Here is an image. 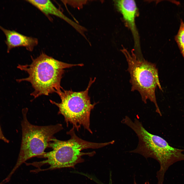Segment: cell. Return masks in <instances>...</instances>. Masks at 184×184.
<instances>
[{
    "label": "cell",
    "instance_id": "obj_12",
    "mask_svg": "<svg viewBox=\"0 0 184 184\" xmlns=\"http://www.w3.org/2000/svg\"><path fill=\"white\" fill-rule=\"evenodd\" d=\"M134 184H137L135 180H134ZM144 184H150V183L148 182H146Z\"/></svg>",
    "mask_w": 184,
    "mask_h": 184
},
{
    "label": "cell",
    "instance_id": "obj_2",
    "mask_svg": "<svg viewBox=\"0 0 184 184\" xmlns=\"http://www.w3.org/2000/svg\"><path fill=\"white\" fill-rule=\"evenodd\" d=\"M83 65V64L65 63L42 53L32 59L30 64L18 65L17 68L26 72L28 76L16 81L18 82L26 81L30 83L34 90L30 95L34 98L42 95L48 96L63 89L61 86V82L64 69Z\"/></svg>",
    "mask_w": 184,
    "mask_h": 184
},
{
    "label": "cell",
    "instance_id": "obj_7",
    "mask_svg": "<svg viewBox=\"0 0 184 184\" xmlns=\"http://www.w3.org/2000/svg\"><path fill=\"white\" fill-rule=\"evenodd\" d=\"M115 4L118 10L123 15L126 25L130 29L134 39L135 48L138 52L140 51L139 35L136 28L135 19L137 8L136 3L133 0L115 1Z\"/></svg>",
    "mask_w": 184,
    "mask_h": 184
},
{
    "label": "cell",
    "instance_id": "obj_3",
    "mask_svg": "<svg viewBox=\"0 0 184 184\" xmlns=\"http://www.w3.org/2000/svg\"><path fill=\"white\" fill-rule=\"evenodd\" d=\"M73 127L67 132L71 138L67 141L58 140L54 137L49 143V147L52 150L45 152L42 156L47 160L40 162V164H47L50 165L48 169H52L71 167L81 160V157L85 155L92 154L94 153H85L81 151L85 149L98 148L108 145V142L96 143L83 140L77 136Z\"/></svg>",
    "mask_w": 184,
    "mask_h": 184
},
{
    "label": "cell",
    "instance_id": "obj_4",
    "mask_svg": "<svg viewBox=\"0 0 184 184\" xmlns=\"http://www.w3.org/2000/svg\"><path fill=\"white\" fill-rule=\"evenodd\" d=\"M27 108L22 110V119L21 122L22 130L21 142L17 162L7 176L11 177L15 171L22 163L34 157L42 156L49 147L53 135L63 129L62 125L39 126L33 125L28 121Z\"/></svg>",
    "mask_w": 184,
    "mask_h": 184
},
{
    "label": "cell",
    "instance_id": "obj_1",
    "mask_svg": "<svg viewBox=\"0 0 184 184\" xmlns=\"http://www.w3.org/2000/svg\"><path fill=\"white\" fill-rule=\"evenodd\" d=\"M121 122L131 128L138 138L137 147L130 152L139 154L146 158H152L156 160L160 165L157 173V184H163L164 175L169 167L177 162L184 160L182 153L184 149L173 147L163 138L151 133L137 118L133 121L125 116Z\"/></svg>",
    "mask_w": 184,
    "mask_h": 184
},
{
    "label": "cell",
    "instance_id": "obj_6",
    "mask_svg": "<svg viewBox=\"0 0 184 184\" xmlns=\"http://www.w3.org/2000/svg\"><path fill=\"white\" fill-rule=\"evenodd\" d=\"M128 64V70L130 75L131 90L140 93L142 101L145 103L149 100L154 103L156 111L161 116L162 113L156 101L155 91L157 87L162 91L159 81L158 70L155 64L138 57L132 51L130 54L126 49L122 50Z\"/></svg>",
    "mask_w": 184,
    "mask_h": 184
},
{
    "label": "cell",
    "instance_id": "obj_8",
    "mask_svg": "<svg viewBox=\"0 0 184 184\" xmlns=\"http://www.w3.org/2000/svg\"><path fill=\"white\" fill-rule=\"evenodd\" d=\"M0 29L6 36L5 42L7 53L12 49L20 47H25L28 50L32 51L38 44V40L36 38L25 36L14 30L6 29L1 26Z\"/></svg>",
    "mask_w": 184,
    "mask_h": 184
},
{
    "label": "cell",
    "instance_id": "obj_5",
    "mask_svg": "<svg viewBox=\"0 0 184 184\" xmlns=\"http://www.w3.org/2000/svg\"><path fill=\"white\" fill-rule=\"evenodd\" d=\"M95 79V78L93 80L90 78L88 85L84 91L76 92L63 89L57 91L56 93L61 99L60 102L50 100L52 104L59 108L58 113L64 117L67 127L70 123L78 131L82 126L90 133H93L90 128V113L98 102L91 104L88 93Z\"/></svg>",
    "mask_w": 184,
    "mask_h": 184
},
{
    "label": "cell",
    "instance_id": "obj_10",
    "mask_svg": "<svg viewBox=\"0 0 184 184\" xmlns=\"http://www.w3.org/2000/svg\"><path fill=\"white\" fill-rule=\"evenodd\" d=\"M176 42L183 57L184 58V21L181 19L179 29L175 37Z\"/></svg>",
    "mask_w": 184,
    "mask_h": 184
},
{
    "label": "cell",
    "instance_id": "obj_11",
    "mask_svg": "<svg viewBox=\"0 0 184 184\" xmlns=\"http://www.w3.org/2000/svg\"><path fill=\"white\" fill-rule=\"evenodd\" d=\"M0 140L3 141L4 142L8 143L9 142V140L7 139L4 135L2 132L1 126L0 124Z\"/></svg>",
    "mask_w": 184,
    "mask_h": 184
},
{
    "label": "cell",
    "instance_id": "obj_9",
    "mask_svg": "<svg viewBox=\"0 0 184 184\" xmlns=\"http://www.w3.org/2000/svg\"><path fill=\"white\" fill-rule=\"evenodd\" d=\"M27 1L47 16L50 15L55 16L65 20L77 30V28L79 27L75 23L64 14L50 0H32Z\"/></svg>",
    "mask_w": 184,
    "mask_h": 184
}]
</instances>
